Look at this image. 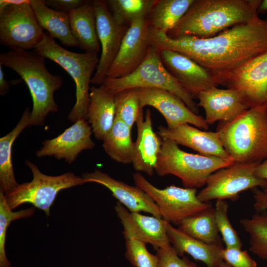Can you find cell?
Here are the masks:
<instances>
[{"label": "cell", "mask_w": 267, "mask_h": 267, "mask_svg": "<svg viewBox=\"0 0 267 267\" xmlns=\"http://www.w3.org/2000/svg\"><path fill=\"white\" fill-rule=\"evenodd\" d=\"M30 110L26 108L16 126L0 138V190L5 195L19 184L17 182L12 163V146L16 138L27 127H29Z\"/></svg>", "instance_id": "obj_27"}, {"label": "cell", "mask_w": 267, "mask_h": 267, "mask_svg": "<svg viewBox=\"0 0 267 267\" xmlns=\"http://www.w3.org/2000/svg\"><path fill=\"white\" fill-rule=\"evenodd\" d=\"M20 81L19 79L11 81L5 80L2 65H0V94L1 95H4L8 92L10 84H16Z\"/></svg>", "instance_id": "obj_41"}, {"label": "cell", "mask_w": 267, "mask_h": 267, "mask_svg": "<svg viewBox=\"0 0 267 267\" xmlns=\"http://www.w3.org/2000/svg\"><path fill=\"white\" fill-rule=\"evenodd\" d=\"M34 50L60 65L75 82L76 100L68 119L73 123L81 119L87 120L89 85L99 61L98 53L68 50L57 44L48 33H45L43 41Z\"/></svg>", "instance_id": "obj_5"}, {"label": "cell", "mask_w": 267, "mask_h": 267, "mask_svg": "<svg viewBox=\"0 0 267 267\" xmlns=\"http://www.w3.org/2000/svg\"><path fill=\"white\" fill-rule=\"evenodd\" d=\"M261 0H194L187 12L167 34L171 38L213 37L258 14Z\"/></svg>", "instance_id": "obj_2"}, {"label": "cell", "mask_w": 267, "mask_h": 267, "mask_svg": "<svg viewBox=\"0 0 267 267\" xmlns=\"http://www.w3.org/2000/svg\"><path fill=\"white\" fill-rule=\"evenodd\" d=\"M105 1L116 22L120 24L130 26L133 21L148 16L157 0Z\"/></svg>", "instance_id": "obj_31"}, {"label": "cell", "mask_w": 267, "mask_h": 267, "mask_svg": "<svg viewBox=\"0 0 267 267\" xmlns=\"http://www.w3.org/2000/svg\"><path fill=\"white\" fill-rule=\"evenodd\" d=\"M178 228L187 235L208 244L222 245L212 206L183 220Z\"/></svg>", "instance_id": "obj_30"}, {"label": "cell", "mask_w": 267, "mask_h": 267, "mask_svg": "<svg viewBox=\"0 0 267 267\" xmlns=\"http://www.w3.org/2000/svg\"><path fill=\"white\" fill-rule=\"evenodd\" d=\"M136 124L137 134L132 163L137 172L152 176L155 171L162 139L153 130L149 109L146 110L144 118L143 110L140 112Z\"/></svg>", "instance_id": "obj_22"}, {"label": "cell", "mask_w": 267, "mask_h": 267, "mask_svg": "<svg viewBox=\"0 0 267 267\" xmlns=\"http://www.w3.org/2000/svg\"><path fill=\"white\" fill-rule=\"evenodd\" d=\"M94 7L96 29L101 50V55L91 83L101 86L115 59L129 25L116 22L105 0H92Z\"/></svg>", "instance_id": "obj_14"}, {"label": "cell", "mask_w": 267, "mask_h": 267, "mask_svg": "<svg viewBox=\"0 0 267 267\" xmlns=\"http://www.w3.org/2000/svg\"><path fill=\"white\" fill-rule=\"evenodd\" d=\"M92 133V128L87 120L80 119L57 136L44 140L36 155L39 158L53 156L71 163L83 151L95 146L91 138Z\"/></svg>", "instance_id": "obj_18"}, {"label": "cell", "mask_w": 267, "mask_h": 267, "mask_svg": "<svg viewBox=\"0 0 267 267\" xmlns=\"http://www.w3.org/2000/svg\"><path fill=\"white\" fill-rule=\"evenodd\" d=\"M114 94L128 89L156 88L169 91L180 98L194 113L198 115L194 97L183 89L163 64L160 50L152 45L142 63L132 73L119 78L106 77L102 85Z\"/></svg>", "instance_id": "obj_7"}, {"label": "cell", "mask_w": 267, "mask_h": 267, "mask_svg": "<svg viewBox=\"0 0 267 267\" xmlns=\"http://www.w3.org/2000/svg\"><path fill=\"white\" fill-rule=\"evenodd\" d=\"M158 129V134L162 139L172 140L202 155L232 161L224 149L217 132L203 131L188 124H182L174 129L160 126Z\"/></svg>", "instance_id": "obj_21"}, {"label": "cell", "mask_w": 267, "mask_h": 267, "mask_svg": "<svg viewBox=\"0 0 267 267\" xmlns=\"http://www.w3.org/2000/svg\"><path fill=\"white\" fill-rule=\"evenodd\" d=\"M29 0H0V7L7 4H18L28 2Z\"/></svg>", "instance_id": "obj_43"}, {"label": "cell", "mask_w": 267, "mask_h": 267, "mask_svg": "<svg viewBox=\"0 0 267 267\" xmlns=\"http://www.w3.org/2000/svg\"><path fill=\"white\" fill-rule=\"evenodd\" d=\"M133 177L135 185L147 193L157 205L162 219L171 223L178 226L184 219L212 206L198 198L196 188L170 185L160 189L139 172L134 173Z\"/></svg>", "instance_id": "obj_9"}, {"label": "cell", "mask_w": 267, "mask_h": 267, "mask_svg": "<svg viewBox=\"0 0 267 267\" xmlns=\"http://www.w3.org/2000/svg\"><path fill=\"white\" fill-rule=\"evenodd\" d=\"M131 128L115 117L113 125L104 139L102 147L112 160L123 164L132 163L134 142Z\"/></svg>", "instance_id": "obj_29"}, {"label": "cell", "mask_w": 267, "mask_h": 267, "mask_svg": "<svg viewBox=\"0 0 267 267\" xmlns=\"http://www.w3.org/2000/svg\"><path fill=\"white\" fill-rule=\"evenodd\" d=\"M167 235L171 246L180 257L186 253L194 259L204 263L207 267H218L222 261V245L208 244L196 239L168 222Z\"/></svg>", "instance_id": "obj_24"}, {"label": "cell", "mask_w": 267, "mask_h": 267, "mask_svg": "<svg viewBox=\"0 0 267 267\" xmlns=\"http://www.w3.org/2000/svg\"><path fill=\"white\" fill-rule=\"evenodd\" d=\"M160 56L169 72L194 98L201 92L219 85L210 71L184 55L162 49Z\"/></svg>", "instance_id": "obj_17"}, {"label": "cell", "mask_w": 267, "mask_h": 267, "mask_svg": "<svg viewBox=\"0 0 267 267\" xmlns=\"http://www.w3.org/2000/svg\"><path fill=\"white\" fill-rule=\"evenodd\" d=\"M223 261L231 267H257V264L247 251L237 248H223L221 252Z\"/></svg>", "instance_id": "obj_38"}, {"label": "cell", "mask_w": 267, "mask_h": 267, "mask_svg": "<svg viewBox=\"0 0 267 267\" xmlns=\"http://www.w3.org/2000/svg\"><path fill=\"white\" fill-rule=\"evenodd\" d=\"M218 267H231L229 265L225 263L224 261H222Z\"/></svg>", "instance_id": "obj_45"}, {"label": "cell", "mask_w": 267, "mask_h": 267, "mask_svg": "<svg viewBox=\"0 0 267 267\" xmlns=\"http://www.w3.org/2000/svg\"><path fill=\"white\" fill-rule=\"evenodd\" d=\"M115 95L103 85L90 88L87 119L96 138L103 141L115 119Z\"/></svg>", "instance_id": "obj_23"}, {"label": "cell", "mask_w": 267, "mask_h": 267, "mask_svg": "<svg viewBox=\"0 0 267 267\" xmlns=\"http://www.w3.org/2000/svg\"><path fill=\"white\" fill-rule=\"evenodd\" d=\"M254 203L253 207L257 212L267 210V189L261 190L258 188L252 189Z\"/></svg>", "instance_id": "obj_40"}, {"label": "cell", "mask_w": 267, "mask_h": 267, "mask_svg": "<svg viewBox=\"0 0 267 267\" xmlns=\"http://www.w3.org/2000/svg\"><path fill=\"white\" fill-rule=\"evenodd\" d=\"M26 165L31 171L33 179L19 185L5 195L7 204L13 210L21 204L30 203L50 216V209L59 192L63 189L85 183L82 177L67 172L57 176L42 173L38 166L30 160Z\"/></svg>", "instance_id": "obj_8"}, {"label": "cell", "mask_w": 267, "mask_h": 267, "mask_svg": "<svg viewBox=\"0 0 267 267\" xmlns=\"http://www.w3.org/2000/svg\"><path fill=\"white\" fill-rule=\"evenodd\" d=\"M197 98L209 125L217 121L231 122L250 108L242 94L234 89L214 87L201 92Z\"/></svg>", "instance_id": "obj_19"}, {"label": "cell", "mask_w": 267, "mask_h": 267, "mask_svg": "<svg viewBox=\"0 0 267 267\" xmlns=\"http://www.w3.org/2000/svg\"><path fill=\"white\" fill-rule=\"evenodd\" d=\"M194 0H157L147 16L149 27L167 34L187 12Z\"/></svg>", "instance_id": "obj_28"}, {"label": "cell", "mask_w": 267, "mask_h": 267, "mask_svg": "<svg viewBox=\"0 0 267 267\" xmlns=\"http://www.w3.org/2000/svg\"><path fill=\"white\" fill-rule=\"evenodd\" d=\"M35 207L13 212L5 199L4 192L0 190V267H10L5 252L6 231L11 222L15 220L29 218L35 211Z\"/></svg>", "instance_id": "obj_33"}, {"label": "cell", "mask_w": 267, "mask_h": 267, "mask_svg": "<svg viewBox=\"0 0 267 267\" xmlns=\"http://www.w3.org/2000/svg\"><path fill=\"white\" fill-rule=\"evenodd\" d=\"M240 223L249 236V250L259 258L267 261V211L257 212Z\"/></svg>", "instance_id": "obj_32"}, {"label": "cell", "mask_w": 267, "mask_h": 267, "mask_svg": "<svg viewBox=\"0 0 267 267\" xmlns=\"http://www.w3.org/2000/svg\"><path fill=\"white\" fill-rule=\"evenodd\" d=\"M233 163L232 161L215 156L185 152L175 141L162 139L155 172L161 177L176 176L185 188H197L205 185L213 173Z\"/></svg>", "instance_id": "obj_6"}, {"label": "cell", "mask_w": 267, "mask_h": 267, "mask_svg": "<svg viewBox=\"0 0 267 267\" xmlns=\"http://www.w3.org/2000/svg\"><path fill=\"white\" fill-rule=\"evenodd\" d=\"M228 208V205L224 200H217L215 207L216 225L219 231L222 234L225 248L241 249V241L227 217Z\"/></svg>", "instance_id": "obj_35"}, {"label": "cell", "mask_w": 267, "mask_h": 267, "mask_svg": "<svg viewBox=\"0 0 267 267\" xmlns=\"http://www.w3.org/2000/svg\"><path fill=\"white\" fill-rule=\"evenodd\" d=\"M150 31L147 16L131 23L106 77H123L132 73L142 63L152 46Z\"/></svg>", "instance_id": "obj_13"}, {"label": "cell", "mask_w": 267, "mask_h": 267, "mask_svg": "<svg viewBox=\"0 0 267 267\" xmlns=\"http://www.w3.org/2000/svg\"><path fill=\"white\" fill-rule=\"evenodd\" d=\"M115 117L132 129L143 110L136 89L124 90L115 94Z\"/></svg>", "instance_id": "obj_34"}, {"label": "cell", "mask_w": 267, "mask_h": 267, "mask_svg": "<svg viewBox=\"0 0 267 267\" xmlns=\"http://www.w3.org/2000/svg\"><path fill=\"white\" fill-rule=\"evenodd\" d=\"M114 210L123 226L125 240L135 239L149 243L156 251L171 245L167 235L168 222L163 219L131 212L118 201Z\"/></svg>", "instance_id": "obj_16"}, {"label": "cell", "mask_w": 267, "mask_h": 267, "mask_svg": "<svg viewBox=\"0 0 267 267\" xmlns=\"http://www.w3.org/2000/svg\"><path fill=\"white\" fill-rule=\"evenodd\" d=\"M259 164L234 163L216 171L207 179L205 187L197 194L198 198L203 202L214 199L234 200L243 191L257 187L267 189V180L255 175Z\"/></svg>", "instance_id": "obj_11"}, {"label": "cell", "mask_w": 267, "mask_h": 267, "mask_svg": "<svg viewBox=\"0 0 267 267\" xmlns=\"http://www.w3.org/2000/svg\"><path fill=\"white\" fill-rule=\"evenodd\" d=\"M150 35L153 46L187 56L210 71L218 84L222 77L267 50V21L258 14L247 23L208 39L171 38L151 28Z\"/></svg>", "instance_id": "obj_1"}, {"label": "cell", "mask_w": 267, "mask_h": 267, "mask_svg": "<svg viewBox=\"0 0 267 267\" xmlns=\"http://www.w3.org/2000/svg\"><path fill=\"white\" fill-rule=\"evenodd\" d=\"M125 257L134 267H158L157 256L147 250L146 243L135 239L126 240Z\"/></svg>", "instance_id": "obj_36"}, {"label": "cell", "mask_w": 267, "mask_h": 267, "mask_svg": "<svg viewBox=\"0 0 267 267\" xmlns=\"http://www.w3.org/2000/svg\"><path fill=\"white\" fill-rule=\"evenodd\" d=\"M255 175L260 178L267 180V159L257 166L255 171Z\"/></svg>", "instance_id": "obj_42"}, {"label": "cell", "mask_w": 267, "mask_h": 267, "mask_svg": "<svg viewBox=\"0 0 267 267\" xmlns=\"http://www.w3.org/2000/svg\"><path fill=\"white\" fill-rule=\"evenodd\" d=\"M219 84L239 91L250 108L267 103V50L225 74Z\"/></svg>", "instance_id": "obj_12"}, {"label": "cell", "mask_w": 267, "mask_h": 267, "mask_svg": "<svg viewBox=\"0 0 267 267\" xmlns=\"http://www.w3.org/2000/svg\"><path fill=\"white\" fill-rule=\"evenodd\" d=\"M30 3L39 25L53 39L68 47L78 46L71 32L68 12L49 7L44 0H30Z\"/></svg>", "instance_id": "obj_26"}, {"label": "cell", "mask_w": 267, "mask_h": 267, "mask_svg": "<svg viewBox=\"0 0 267 267\" xmlns=\"http://www.w3.org/2000/svg\"><path fill=\"white\" fill-rule=\"evenodd\" d=\"M85 0H47L45 3L49 7L55 10L69 12L85 4Z\"/></svg>", "instance_id": "obj_39"}, {"label": "cell", "mask_w": 267, "mask_h": 267, "mask_svg": "<svg viewBox=\"0 0 267 267\" xmlns=\"http://www.w3.org/2000/svg\"><path fill=\"white\" fill-rule=\"evenodd\" d=\"M81 177L85 183L95 182L107 188L118 202L130 212H144L162 218L157 205L147 193L139 187L132 186L115 179L97 169L92 172L84 173Z\"/></svg>", "instance_id": "obj_20"}, {"label": "cell", "mask_w": 267, "mask_h": 267, "mask_svg": "<svg viewBox=\"0 0 267 267\" xmlns=\"http://www.w3.org/2000/svg\"><path fill=\"white\" fill-rule=\"evenodd\" d=\"M156 255L158 258V267H199L187 257L181 258L171 245L157 250Z\"/></svg>", "instance_id": "obj_37"}, {"label": "cell", "mask_w": 267, "mask_h": 267, "mask_svg": "<svg viewBox=\"0 0 267 267\" xmlns=\"http://www.w3.org/2000/svg\"><path fill=\"white\" fill-rule=\"evenodd\" d=\"M43 30L30 0L0 7V43L11 50L35 49L44 38Z\"/></svg>", "instance_id": "obj_10"}, {"label": "cell", "mask_w": 267, "mask_h": 267, "mask_svg": "<svg viewBox=\"0 0 267 267\" xmlns=\"http://www.w3.org/2000/svg\"><path fill=\"white\" fill-rule=\"evenodd\" d=\"M217 132L234 163H261L267 159V103L231 122H220Z\"/></svg>", "instance_id": "obj_4"}, {"label": "cell", "mask_w": 267, "mask_h": 267, "mask_svg": "<svg viewBox=\"0 0 267 267\" xmlns=\"http://www.w3.org/2000/svg\"><path fill=\"white\" fill-rule=\"evenodd\" d=\"M141 108L154 107L165 118L167 128L174 129L188 124L207 130L209 125L202 116L194 113L178 96L166 90L156 88L136 89Z\"/></svg>", "instance_id": "obj_15"}, {"label": "cell", "mask_w": 267, "mask_h": 267, "mask_svg": "<svg viewBox=\"0 0 267 267\" xmlns=\"http://www.w3.org/2000/svg\"><path fill=\"white\" fill-rule=\"evenodd\" d=\"M0 65L15 71L29 89L33 101L29 127L43 126L49 113L58 110L54 94L63 84L62 78L48 71L44 57L28 50H11L1 53Z\"/></svg>", "instance_id": "obj_3"}, {"label": "cell", "mask_w": 267, "mask_h": 267, "mask_svg": "<svg viewBox=\"0 0 267 267\" xmlns=\"http://www.w3.org/2000/svg\"><path fill=\"white\" fill-rule=\"evenodd\" d=\"M267 11V0H262L259 7L258 12H265Z\"/></svg>", "instance_id": "obj_44"}, {"label": "cell", "mask_w": 267, "mask_h": 267, "mask_svg": "<svg viewBox=\"0 0 267 267\" xmlns=\"http://www.w3.org/2000/svg\"><path fill=\"white\" fill-rule=\"evenodd\" d=\"M68 14L71 32L78 47L87 52L98 53L101 47L93 1L88 0Z\"/></svg>", "instance_id": "obj_25"}]
</instances>
